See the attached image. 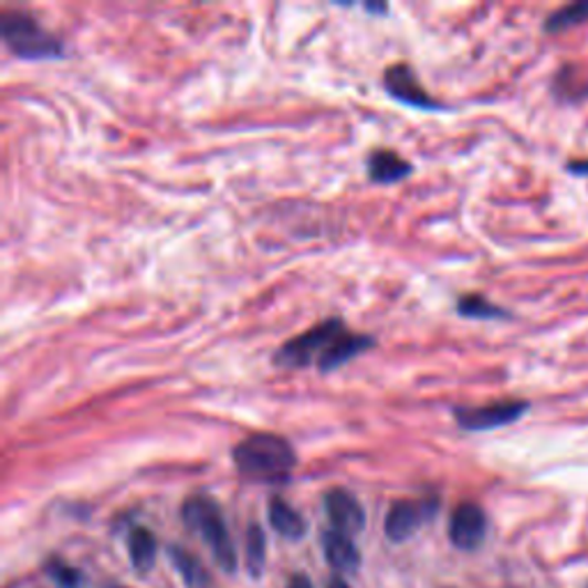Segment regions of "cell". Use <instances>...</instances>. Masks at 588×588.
<instances>
[{
  "label": "cell",
  "mask_w": 588,
  "mask_h": 588,
  "mask_svg": "<svg viewBox=\"0 0 588 588\" xmlns=\"http://www.w3.org/2000/svg\"><path fill=\"white\" fill-rule=\"evenodd\" d=\"M232 462L244 476L285 479L297 464V453L285 437L274 432H255L232 449Z\"/></svg>",
  "instance_id": "cell-1"
},
{
  "label": "cell",
  "mask_w": 588,
  "mask_h": 588,
  "mask_svg": "<svg viewBox=\"0 0 588 588\" xmlns=\"http://www.w3.org/2000/svg\"><path fill=\"white\" fill-rule=\"evenodd\" d=\"M0 35L6 46L21 61H53L63 57L65 46L31 14L3 12L0 14Z\"/></svg>",
  "instance_id": "cell-2"
},
{
  "label": "cell",
  "mask_w": 588,
  "mask_h": 588,
  "mask_svg": "<svg viewBox=\"0 0 588 588\" xmlns=\"http://www.w3.org/2000/svg\"><path fill=\"white\" fill-rule=\"evenodd\" d=\"M182 519L185 524L196 532L204 543L210 545L217 564L232 573L238 568V554H234L232 538L228 534V526L223 522L221 508L214 498L204 494H193L182 504Z\"/></svg>",
  "instance_id": "cell-3"
},
{
  "label": "cell",
  "mask_w": 588,
  "mask_h": 588,
  "mask_svg": "<svg viewBox=\"0 0 588 588\" xmlns=\"http://www.w3.org/2000/svg\"><path fill=\"white\" fill-rule=\"evenodd\" d=\"M345 332L347 327L340 317H329L304 332L302 336H294L283 343L274 351L272 361L279 368H308L313 364L319 366V361L327 357V351L340 340Z\"/></svg>",
  "instance_id": "cell-4"
},
{
  "label": "cell",
  "mask_w": 588,
  "mask_h": 588,
  "mask_svg": "<svg viewBox=\"0 0 588 588\" xmlns=\"http://www.w3.org/2000/svg\"><path fill=\"white\" fill-rule=\"evenodd\" d=\"M526 409L528 402L524 400H498L481 407H455L453 417L462 430L485 432L515 423L519 417L526 414Z\"/></svg>",
  "instance_id": "cell-5"
},
{
  "label": "cell",
  "mask_w": 588,
  "mask_h": 588,
  "mask_svg": "<svg viewBox=\"0 0 588 588\" xmlns=\"http://www.w3.org/2000/svg\"><path fill=\"white\" fill-rule=\"evenodd\" d=\"M439 508V502L432 498H419V502H396L385 519V534L391 543H405L407 538L414 536L419 532V526L430 519Z\"/></svg>",
  "instance_id": "cell-6"
},
{
  "label": "cell",
  "mask_w": 588,
  "mask_h": 588,
  "mask_svg": "<svg viewBox=\"0 0 588 588\" xmlns=\"http://www.w3.org/2000/svg\"><path fill=\"white\" fill-rule=\"evenodd\" d=\"M385 87L387 93L411 108H419V111H437L441 104L437 99H432L426 87L419 83L417 72L411 70L407 63H398L385 70Z\"/></svg>",
  "instance_id": "cell-7"
},
{
  "label": "cell",
  "mask_w": 588,
  "mask_h": 588,
  "mask_svg": "<svg viewBox=\"0 0 588 588\" xmlns=\"http://www.w3.org/2000/svg\"><path fill=\"white\" fill-rule=\"evenodd\" d=\"M487 534V517L476 504H460L449 522V538L458 549L472 552L481 547Z\"/></svg>",
  "instance_id": "cell-8"
},
{
  "label": "cell",
  "mask_w": 588,
  "mask_h": 588,
  "mask_svg": "<svg viewBox=\"0 0 588 588\" xmlns=\"http://www.w3.org/2000/svg\"><path fill=\"white\" fill-rule=\"evenodd\" d=\"M325 511H327L329 522L334 524V532H340L347 536L359 534L366 524V513H364V506L359 504V498L340 487L329 490L325 494Z\"/></svg>",
  "instance_id": "cell-9"
},
{
  "label": "cell",
  "mask_w": 588,
  "mask_h": 588,
  "mask_svg": "<svg viewBox=\"0 0 588 588\" xmlns=\"http://www.w3.org/2000/svg\"><path fill=\"white\" fill-rule=\"evenodd\" d=\"M411 175V164L393 150H372L368 155V178L375 185H393Z\"/></svg>",
  "instance_id": "cell-10"
},
{
  "label": "cell",
  "mask_w": 588,
  "mask_h": 588,
  "mask_svg": "<svg viewBox=\"0 0 588 588\" xmlns=\"http://www.w3.org/2000/svg\"><path fill=\"white\" fill-rule=\"evenodd\" d=\"M322 547H325V556L332 568L340 573H351L359 568L361 554L357 545L351 543V536L340 534V532H327L322 536Z\"/></svg>",
  "instance_id": "cell-11"
},
{
  "label": "cell",
  "mask_w": 588,
  "mask_h": 588,
  "mask_svg": "<svg viewBox=\"0 0 588 588\" xmlns=\"http://www.w3.org/2000/svg\"><path fill=\"white\" fill-rule=\"evenodd\" d=\"M270 524L274 532L287 540H300L304 538L306 534V519L294 511L285 498L281 496H272V502H270Z\"/></svg>",
  "instance_id": "cell-12"
},
{
  "label": "cell",
  "mask_w": 588,
  "mask_h": 588,
  "mask_svg": "<svg viewBox=\"0 0 588 588\" xmlns=\"http://www.w3.org/2000/svg\"><path fill=\"white\" fill-rule=\"evenodd\" d=\"M129 558H132V566L140 573H147L155 566V558H157V538L150 532V528H143L136 526L132 528L129 534Z\"/></svg>",
  "instance_id": "cell-13"
},
{
  "label": "cell",
  "mask_w": 588,
  "mask_h": 588,
  "mask_svg": "<svg viewBox=\"0 0 588 588\" xmlns=\"http://www.w3.org/2000/svg\"><path fill=\"white\" fill-rule=\"evenodd\" d=\"M170 558H172L175 568L180 570L187 588H212L208 570L200 566V561H198L196 556H191L189 552H185L180 547H172L170 549Z\"/></svg>",
  "instance_id": "cell-14"
},
{
  "label": "cell",
  "mask_w": 588,
  "mask_h": 588,
  "mask_svg": "<svg viewBox=\"0 0 588 588\" xmlns=\"http://www.w3.org/2000/svg\"><path fill=\"white\" fill-rule=\"evenodd\" d=\"M264 558H267V538L258 524H251L246 532V570L253 579L262 577Z\"/></svg>",
  "instance_id": "cell-15"
},
{
  "label": "cell",
  "mask_w": 588,
  "mask_h": 588,
  "mask_svg": "<svg viewBox=\"0 0 588 588\" xmlns=\"http://www.w3.org/2000/svg\"><path fill=\"white\" fill-rule=\"evenodd\" d=\"M588 21V0H577V3H570L561 10H556L547 17L545 21V31L558 33V31H568V28Z\"/></svg>",
  "instance_id": "cell-16"
},
{
  "label": "cell",
  "mask_w": 588,
  "mask_h": 588,
  "mask_svg": "<svg viewBox=\"0 0 588 588\" xmlns=\"http://www.w3.org/2000/svg\"><path fill=\"white\" fill-rule=\"evenodd\" d=\"M455 311H458V315L472 317V319H496V317L508 315L504 308H498L492 302H487L485 297H481V294H464V297L458 300Z\"/></svg>",
  "instance_id": "cell-17"
},
{
  "label": "cell",
  "mask_w": 588,
  "mask_h": 588,
  "mask_svg": "<svg viewBox=\"0 0 588 588\" xmlns=\"http://www.w3.org/2000/svg\"><path fill=\"white\" fill-rule=\"evenodd\" d=\"M46 573L53 579V584L61 586V588H81L83 586L81 570H76L74 566H67L63 561H57V558H53V561L46 564Z\"/></svg>",
  "instance_id": "cell-18"
},
{
  "label": "cell",
  "mask_w": 588,
  "mask_h": 588,
  "mask_svg": "<svg viewBox=\"0 0 588 588\" xmlns=\"http://www.w3.org/2000/svg\"><path fill=\"white\" fill-rule=\"evenodd\" d=\"M287 588H313V584H311V579L306 575H294L287 581Z\"/></svg>",
  "instance_id": "cell-19"
},
{
  "label": "cell",
  "mask_w": 588,
  "mask_h": 588,
  "mask_svg": "<svg viewBox=\"0 0 588 588\" xmlns=\"http://www.w3.org/2000/svg\"><path fill=\"white\" fill-rule=\"evenodd\" d=\"M366 12H377V14H387L389 6H366Z\"/></svg>",
  "instance_id": "cell-20"
},
{
  "label": "cell",
  "mask_w": 588,
  "mask_h": 588,
  "mask_svg": "<svg viewBox=\"0 0 588 588\" xmlns=\"http://www.w3.org/2000/svg\"><path fill=\"white\" fill-rule=\"evenodd\" d=\"M327 588H349V584H347V581H343V579H338V577H336V579H332V584H329V586H327Z\"/></svg>",
  "instance_id": "cell-21"
},
{
  "label": "cell",
  "mask_w": 588,
  "mask_h": 588,
  "mask_svg": "<svg viewBox=\"0 0 588 588\" xmlns=\"http://www.w3.org/2000/svg\"><path fill=\"white\" fill-rule=\"evenodd\" d=\"M108 588H123V586H108Z\"/></svg>",
  "instance_id": "cell-22"
},
{
  "label": "cell",
  "mask_w": 588,
  "mask_h": 588,
  "mask_svg": "<svg viewBox=\"0 0 588 588\" xmlns=\"http://www.w3.org/2000/svg\"><path fill=\"white\" fill-rule=\"evenodd\" d=\"M586 588H588V586H586Z\"/></svg>",
  "instance_id": "cell-23"
}]
</instances>
